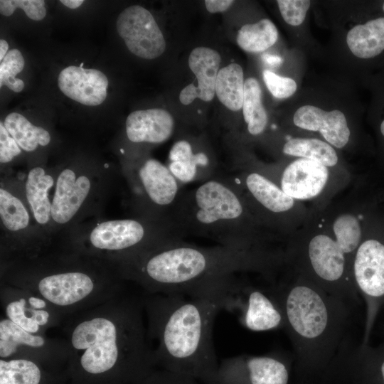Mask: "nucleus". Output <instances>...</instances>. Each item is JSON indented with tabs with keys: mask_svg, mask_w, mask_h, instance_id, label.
<instances>
[{
	"mask_svg": "<svg viewBox=\"0 0 384 384\" xmlns=\"http://www.w3.org/2000/svg\"><path fill=\"white\" fill-rule=\"evenodd\" d=\"M174 128L172 115L159 108L134 111L126 119L127 137L135 144L163 143L171 137Z\"/></svg>",
	"mask_w": 384,
	"mask_h": 384,
	"instance_id": "nucleus-22",
	"label": "nucleus"
},
{
	"mask_svg": "<svg viewBox=\"0 0 384 384\" xmlns=\"http://www.w3.org/2000/svg\"><path fill=\"white\" fill-rule=\"evenodd\" d=\"M184 236L206 238L220 245L251 247V220L240 191L231 178L218 176L184 192L174 216Z\"/></svg>",
	"mask_w": 384,
	"mask_h": 384,
	"instance_id": "nucleus-6",
	"label": "nucleus"
},
{
	"mask_svg": "<svg viewBox=\"0 0 384 384\" xmlns=\"http://www.w3.org/2000/svg\"><path fill=\"white\" fill-rule=\"evenodd\" d=\"M0 218L3 229V265L36 257L43 254V240L26 202L24 188L21 191L1 181Z\"/></svg>",
	"mask_w": 384,
	"mask_h": 384,
	"instance_id": "nucleus-10",
	"label": "nucleus"
},
{
	"mask_svg": "<svg viewBox=\"0 0 384 384\" xmlns=\"http://www.w3.org/2000/svg\"><path fill=\"white\" fill-rule=\"evenodd\" d=\"M105 174L68 166L57 173L52 201L53 231L70 228L98 203Z\"/></svg>",
	"mask_w": 384,
	"mask_h": 384,
	"instance_id": "nucleus-11",
	"label": "nucleus"
},
{
	"mask_svg": "<svg viewBox=\"0 0 384 384\" xmlns=\"http://www.w3.org/2000/svg\"><path fill=\"white\" fill-rule=\"evenodd\" d=\"M117 31L128 50L144 59H154L166 49L164 35L152 14L139 5L126 8L119 15Z\"/></svg>",
	"mask_w": 384,
	"mask_h": 384,
	"instance_id": "nucleus-16",
	"label": "nucleus"
},
{
	"mask_svg": "<svg viewBox=\"0 0 384 384\" xmlns=\"http://www.w3.org/2000/svg\"><path fill=\"white\" fill-rule=\"evenodd\" d=\"M304 384H305V383H304ZM306 384H307V383H306Z\"/></svg>",
	"mask_w": 384,
	"mask_h": 384,
	"instance_id": "nucleus-47",
	"label": "nucleus"
},
{
	"mask_svg": "<svg viewBox=\"0 0 384 384\" xmlns=\"http://www.w3.org/2000/svg\"><path fill=\"white\" fill-rule=\"evenodd\" d=\"M382 343L384 344V341H383V342Z\"/></svg>",
	"mask_w": 384,
	"mask_h": 384,
	"instance_id": "nucleus-46",
	"label": "nucleus"
},
{
	"mask_svg": "<svg viewBox=\"0 0 384 384\" xmlns=\"http://www.w3.org/2000/svg\"><path fill=\"white\" fill-rule=\"evenodd\" d=\"M265 60L270 64H277L280 59L278 57L272 55H266Z\"/></svg>",
	"mask_w": 384,
	"mask_h": 384,
	"instance_id": "nucleus-43",
	"label": "nucleus"
},
{
	"mask_svg": "<svg viewBox=\"0 0 384 384\" xmlns=\"http://www.w3.org/2000/svg\"><path fill=\"white\" fill-rule=\"evenodd\" d=\"M69 384H143L156 369L141 294L125 288L65 318Z\"/></svg>",
	"mask_w": 384,
	"mask_h": 384,
	"instance_id": "nucleus-1",
	"label": "nucleus"
},
{
	"mask_svg": "<svg viewBox=\"0 0 384 384\" xmlns=\"http://www.w3.org/2000/svg\"><path fill=\"white\" fill-rule=\"evenodd\" d=\"M242 114L250 134L257 136L264 132L267 115L262 103L260 85L254 78L245 81Z\"/></svg>",
	"mask_w": 384,
	"mask_h": 384,
	"instance_id": "nucleus-30",
	"label": "nucleus"
},
{
	"mask_svg": "<svg viewBox=\"0 0 384 384\" xmlns=\"http://www.w3.org/2000/svg\"><path fill=\"white\" fill-rule=\"evenodd\" d=\"M58 85L68 97L87 106L102 104L107 97L108 80L96 69L70 65L59 74Z\"/></svg>",
	"mask_w": 384,
	"mask_h": 384,
	"instance_id": "nucleus-17",
	"label": "nucleus"
},
{
	"mask_svg": "<svg viewBox=\"0 0 384 384\" xmlns=\"http://www.w3.org/2000/svg\"><path fill=\"white\" fill-rule=\"evenodd\" d=\"M4 125L21 149L25 151H33L39 146H46L50 142V134L46 129L33 125L19 113L9 114L4 119Z\"/></svg>",
	"mask_w": 384,
	"mask_h": 384,
	"instance_id": "nucleus-29",
	"label": "nucleus"
},
{
	"mask_svg": "<svg viewBox=\"0 0 384 384\" xmlns=\"http://www.w3.org/2000/svg\"><path fill=\"white\" fill-rule=\"evenodd\" d=\"M346 43L352 53L362 59L374 58L384 52V17L370 19L353 27Z\"/></svg>",
	"mask_w": 384,
	"mask_h": 384,
	"instance_id": "nucleus-27",
	"label": "nucleus"
},
{
	"mask_svg": "<svg viewBox=\"0 0 384 384\" xmlns=\"http://www.w3.org/2000/svg\"><path fill=\"white\" fill-rule=\"evenodd\" d=\"M142 294L155 368L215 384L220 362L213 331L220 306L180 294Z\"/></svg>",
	"mask_w": 384,
	"mask_h": 384,
	"instance_id": "nucleus-2",
	"label": "nucleus"
},
{
	"mask_svg": "<svg viewBox=\"0 0 384 384\" xmlns=\"http://www.w3.org/2000/svg\"><path fill=\"white\" fill-rule=\"evenodd\" d=\"M328 176L326 166L315 161L301 158L285 168L281 176L280 188L293 199H309L321 193Z\"/></svg>",
	"mask_w": 384,
	"mask_h": 384,
	"instance_id": "nucleus-21",
	"label": "nucleus"
},
{
	"mask_svg": "<svg viewBox=\"0 0 384 384\" xmlns=\"http://www.w3.org/2000/svg\"><path fill=\"white\" fill-rule=\"evenodd\" d=\"M143 384H200L199 381L187 375L156 368Z\"/></svg>",
	"mask_w": 384,
	"mask_h": 384,
	"instance_id": "nucleus-38",
	"label": "nucleus"
},
{
	"mask_svg": "<svg viewBox=\"0 0 384 384\" xmlns=\"http://www.w3.org/2000/svg\"><path fill=\"white\" fill-rule=\"evenodd\" d=\"M167 166L182 186L203 183L216 176L215 164L209 154L203 150L195 151L186 139H179L173 144Z\"/></svg>",
	"mask_w": 384,
	"mask_h": 384,
	"instance_id": "nucleus-19",
	"label": "nucleus"
},
{
	"mask_svg": "<svg viewBox=\"0 0 384 384\" xmlns=\"http://www.w3.org/2000/svg\"><path fill=\"white\" fill-rule=\"evenodd\" d=\"M56 176L57 173L36 166L28 171L23 183L26 202L43 239L49 231H53L50 191L54 190Z\"/></svg>",
	"mask_w": 384,
	"mask_h": 384,
	"instance_id": "nucleus-18",
	"label": "nucleus"
},
{
	"mask_svg": "<svg viewBox=\"0 0 384 384\" xmlns=\"http://www.w3.org/2000/svg\"><path fill=\"white\" fill-rule=\"evenodd\" d=\"M206 298L234 314L253 331L284 328V319L274 290L271 292L245 284L237 274L219 278L205 289Z\"/></svg>",
	"mask_w": 384,
	"mask_h": 384,
	"instance_id": "nucleus-8",
	"label": "nucleus"
},
{
	"mask_svg": "<svg viewBox=\"0 0 384 384\" xmlns=\"http://www.w3.org/2000/svg\"><path fill=\"white\" fill-rule=\"evenodd\" d=\"M238 174L240 177L237 176L233 181L244 186L250 197L267 212L279 214L293 207L294 199L266 176L257 171Z\"/></svg>",
	"mask_w": 384,
	"mask_h": 384,
	"instance_id": "nucleus-26",
	"label": "nucleus"
},
{
	"mask_svg": "<svg viewBox=\"0 0 384 384\" xmlns=\"http://www.w3.org/2000/svg\"><path fill=\"white\" fill-rule=\"evenodd\" d=\"M9 50V44L8 43L4 40H0V61L1 62Z\"/></svg>",
	"mask_w": 384,
	"mask_h": 384,
	"instance_id": "nucleus-42",
	"label": "nucleus"
},
{
	"mask_svg": "<svg viewBox=\"0 0 384 384\" xmlns=\"http://www.w3.org/2000/svg\"><path fill=\"white\" fill-rule=\"evenodd\" d=\"M293 120L302 129L319 132L337 148L343 147L348 142L350 130L346 117L340 110L327 112L313 105H304L295 112Z\"/></svg>",
	"mask_w": 384,
	"mask_h": 384,
	"instance_id": "nucleus-23",
	"label": "nucleus"
},
{
	"mask_svg": "<svg viewBox=\"0 0 384 384\" xmlns=\"http://www.w3.org/2000/svg\"><path fill=\"white\" fill-rule=\"evenodd\" d=\"M380 129L382 135L384 137V119L380 122Z\"/></svg>",
	"mask_w": 384,
	"mask_h": 384,
	"instance_id": "nucleus-44",
	"label": "nucleus"
},
{
	"mask_svg": "<svg viewBox=\"0 0 384 384\" xmlns=\"http://www.w3.org/2000/svg\"><path fill=\"white\" fill-rule=\"evenodd\" d=\"M262 75L267 87L276 98L289 97L297 90V83L292 78L279 76L267 70H264Z\"/></svg>",
	"mask_w": 384,
	"mask_h": 384,
	"instance_id": "nucleus-37",
	"label": "nucleus"
},
{
	"mask_svg": "<svg viewBox=\"0 0 384 384\" xmlns=\"http://www.w3.org/2000/svg\"><path fill=\"white\" fill-rule=\"evenodd\" d=\"M282 151L287 155L315 161L326 167L334 166L338 161L334 148L317 139H290L284 144Z\"/></svg>",
	"mask_w": 384,
	"mask_h": 384,
	"instance_id": "nucleus-32",
	"label": "nucleus"
},
{
	"mask_svg": "<svg viewBox=\"0 0 384 384\" xmlns=\"http://www.w3.org/2000/svg\"><path fill=\"white\" fill-rule=\"evenodd\" d=\"M1 284L27 289L65 318L106 302L124 289L110 262L64 250L3 265Z\"/></svg>",
	"mask_w": 384,
	"mask_h": 384,
	"instance_id": "nucleus-4",
	"label": "nucleus"
},
{
	"mask_svg": "<svg viewBox=\"0 0 384 384\" xmlns=\"http://www.w3.org/2000/svg\"><path fill=\"white\" fill-rule=\"evenodd\" d=\"M60 3H62L65 6L70 8V9H77L79 6H80L84 1L82 0H60Z\"/></svg>",
	"mask_w": 384,
	"mask_h": 384,
	"instance_id": "nucleus-41",
	"label": "nucleus"
},
{
	"mask_svg": "<svg viewBox=\"0 0 384 384\" xmlns=\"http://www.w3.org/2000/svg\"><path fill=\"white\" fill-rule=\"evenodd\" d=\"M291 362L279 353L242 354L219 363L215 384H290Z\"/></svg>",
	"mask_w": 384,
	"mask_h": 384,
	"instance_id": "nucleus-14",
	"label": "nucleus"
},
{
	"mask_svg": "<svg viewBox=\"0 0 384 384\" xmlns=\"http://www.w3.org/2000/svg\"><path fill=\"white\" fill-rule=\"evenodd\" d=\"M69 350L63 338L29 333L6 317L0 320V359L24 358L66 371Z\"/></svg>",
	"mask_w": 384,
	"mask_h": 384,
	"instance_id": "nucleus-13",
	"label": "nucleus"
},
{
	"mask_svg": "<svg viewBox=\"0 0 384 384\" xmlns=\"http://www.w3.org/2000/svg\"><path fill=\"white\" fill-rule=\"evenodd\" d=\"M334 232L336 242L348 255L357 250L361 238V230L358 220L350 214L338 216L334 223Z\"/></svg>",
	"mask_w": 384,
	"mask_h": 384,
	"instance_id": "nucleus-33",
	"label": "nucleus"
},
{
	"mask_svg": "<svg viewBox=\"0 0 384 384\" xmlns=\"http://www.w3.org/2000/svg\"><path fill=\"white\" fill-rule=\"evenodd\" d=\"M277 2L283 19L291 26L303 23L311 5L308 0H278Z\"/></svg>",
	"mask_w": 384,
	"mask_h": 384,
	"instance_id": "nucleus-36",
	"label": "nucleus"
},
{
	"mask_svg": "<svg viewBox=\"0 0 384 384\" xmlns=\"http://www.w3.org/2000/svg\"><path fill=\"white\" fill-rule=\"evenodd\" d=\"M23 9L26 16L34 21L43 20L46 15L43 0H1L0 12L5 16L13 14L16 9Z\"/></svg>",
	"mask_w": 384,
	"mask_h": 384,
	"instance_id": "nucleus-35",
	"label": "nucleus"
},
{
	"mask_svg": "<svg viewBox=\"0 0 384 384\" xmlns=\"http://www.w3.org/2000/svg\"><path fill=\"white\" fill-rule=\"evenodd\" d=\"M25 60L20 50L16 48L9 50L0 64V87L6 85L14 92H21L24 82L16 76L23 70Z\"/></svg>",
	"mask_w": 384,
	"mask_h": 384,
	"instance_id": "nucleus-34",
	"label": "nucleus"
},
{
	"mask_svg": "<svg viewBox=\"0 0 384 384\" xmlns=\"http://www.w3.org/2000/svg\"><path fill=\"white\" fill-rule=\"evenodd\" d=\"M278 38V31L269 19L243 25L238 32V45L245 51L260 53L272 46Z\"/></svg>",
	"mask_w": 384,
	"mask_h": 384,
	"instance_id": "nucleus-31",
	"label": "nucleus"
},
{
	"mask_svg": "<svg viewBox=\"0 0 384 384\" xmlns=\"http://www.w3.org/2000/svg\"><path fill=\"white\" fill-rule=\"evenodd\" d=\"M206 9L210 13L223 12L228 10L234 3L232 0H206Z\"/></svg>",
	"mask_w": 384,
	"mask_h": 384,
	"instance_id": "nucleus-40",
	"label": "nucleus"
},
{
	"mask_svg": "<svg viewBox=\"0 0 384 384\" xmlns=\"http://www.w3.org/2000/svg\"><path fill=\"white\" fill-rule=\"evenodd\" d=\"M21 149L15 139L8 132L4 125L0 122V162L6 164L11 162L14 159L21 154Z\"/></svg>",
	"mask_w": 384,
	"mask_h": 384,
	"instance_id": "nucleus-39",
	"label": "nucleus"
},
{
	"mask_svg": "<svg viewBox=\"0 0 384 384\" xmlns=\"http://www.w3.org/2000/svg\"><path fill=\"white\" fill-rule=\"evenodd\" d=\"M244 75L242 67L231 63L219 70L215 82V95L220 102L232 111L242 107Z\"/></svg>",
	"mask_w": 384,
	"mask_h": 384,
	"instance_id": "nucleus-28",
	"label": "nucleus"
},
{
	"mask_svg": "<svg viewBox=\"0 0 384 384\" xmlns=\"http://www.w3.org/2000/svg\"><path fill=\"white\" fill-rule=\"evenodd\" d=\"M274 292L294 348L297 373L304 380L320 378L335 362L348 318V302L309 280Z\"/></svg>",
	"mask_w": 384,
	"mask_h": 384,
	"instance_id": "nucleus-5",
	"label": "nucleus"
},
{
	"mask_svg": "<svg viewBox=\"0 0 384 384\" xmlns=\"http://www.w3.org/2000/svg\"><path fill=\"white\" fill-rule=\"evenodd\" d=\"M338 368L346 384H384V344L362 343Z\"/></svg>",
	"mask_w": 384,
	"mask_h": 384,
	"instance_id": "nucleus-24",
	"label": "nucleus"
},
{
	"mask_svg": "<svg viewBox=\"0 0 384 384\" xmlns=\"http://www.w3.org/2000/svg\"><path fill=\"white\" fill-rule=\"evenodd\" d=\"M0 384H69L65 370L24 358L0 359Z\"/></svg>",
	"mask_w": 384,
	"mask_h": 384,
	"instance_id": "nucleus-25",
	"label": "nucleus"
},
{
	"mask_svg": "<svg viewBox=\"0 0 384 384\" xmlns=\"http://www.w3.org/2000/svg\"><path fill=\"white\" fill-rule=\"evenodd\" d=\"M274 260L257 249L201 247L181 240L120 261L115 267L123 280L145 292L194 297L216 279L250 270L265 272Z\"/></svg>",
	"mask_w": 384,
	"mask_h": 384,
	"instance_id": "nucleus-3",
	"label": "nucleus"
},
{
	"mask_svg": "<svg viewBox=\"0 0 384 384\" xmlns=\"http://www.w3.org/2000/svg\"><path fill=\"white\" fill-rule=\"evenodd\" d=\"M352 278L366 306L363 343H368L380 310L384 305V244L369 239L356 250Z\"/></svg>",
	"mask_w": 384,
	"mask_h": 384,
	"instance_id": "nucleus-12",
	"label": "nucleus"
},
{
	"mask_svg": "<svg viewBox=\"0 0 384 384\" xmlns=\"http://www.w3.org/2000/svg\"><path fill=\"white\" fill-rule=\"evenodd\" d=\"M184 235L172 222L142 217L99 222L70 237L65 250L102 259L114 265Z\"/></svg>",
	"mask_w": 384,
	"mask_h": 384,
	"instance_id": "nucleus-7",
	"label": "nucleus"
},
{
	"mask_svg": "<svg viewBox=\"0 0 384 384\" xmlns=\"http://www.w3.org/2000/svg\"><path fill=\"white\" fill-rule=\"evenodd\" d=\"M382 9H383V11L384 12V2L383 3V5H382Z\"/></svg>",
	"mask_w": 384,
	"mask_h": 384,
	"instance_id": "nucleus-45",
	"label": "nucleus"
},
{
	"mask_svg": "<svg viewBox=\"0 0 384 384\" xmlns=\"http://www.w3.org/2000/svg\"><path fill=\"white\" fill-rule=\"evenodd\" d=\"M137 217L174 223L183 193L182 185L167 165L153 158L127 167L124 174Z\"/></svg>",
	"mask_w": 384,
	"mask_h": 384,
	"instance_id": "nucleus-9",
	"label": "nucleus"
},
{
	"mask_svg": "<svg viewBox=\"0 0 384 384\" xmlns=\"http://www.w3.org/2000/svg\"><path fill=\"white\" fill-rule=\"evenodd\" d=\"M0 300L4 317L31 334L46 336L65 320L47 301L27 289L1 284Z\"/></svg>",
	"mask_w": 384,
	"mask_h": 384,
	"instance_id": "nucleus-15",
	"label": "nucleus"
},
{
	"mask_svg": "<svg viewBox=\"0 0 384 384\" xmlns=\"http://www.w3.org/2000/svg\"><path fill=\"white\" fill-rule=\"evenodd\" d=\"M221 62L220 54L207 47H197L190 53L188 66L196 75L197 86L191 83L180 92V102L189 105L196 98L211 101L215 95V82Z\"/></svg>",
	"mask_w": 384,
	"mask_h": 384,
	"instance_id": "nucleus-20",
	"label": "nucleus"
}]
</instances>
